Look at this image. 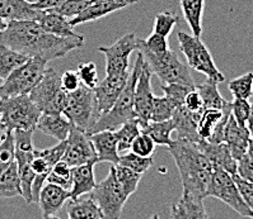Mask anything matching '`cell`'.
Returning a JSON list of instances; mask_svg holds the SVG:
<instances>
[{"mask_svg": "<svg viewBox=\"0 0 253 219\" xmlns=\"http://www.w3.org/2000/svg\"><path fill=\"white\" fill-rule=\"evenodd\" d=\"M84 36L59 37L51 34L37 21H10L0 32V43L17 51L28 59L51 61L61 59L69 52L84 46Z\"/></svg>", "mask_w": 253, "mask_h": 219, "instance_id": "1", "label": "cell"}, {"mask_svg": "<svg viewBox=\"0 0 253 219\" xmlns=\"http://www.w3.org/2000/svg\"><path fill=\"white\" fill-rule=\"evenodd\" d=\"M176 162L182 181V194L204 200L208 198L209 185L214 166L201 152L197 142L187 139H173L167 147Z\"/></svg>", "mask_w": 253, "mask_h": 219, "instance_id": "2", "label": "cell"}, {"mask_svg": "<svg viewBox=\"0 0 253 219\" xmlns=\"http://www.w3.org/2000/svg\"><path fill=\"white\" fill-rule=\"evenodd\" d=\"M144 63V59L141 54L137 51V56L135 60V63L130 70L126 85L124 86L122 92L120 93L119 98L116 99L115 104L110 110L102 113L99 116L98 121L95 122V125L90 129L89 134L99 132V130H116L117 128L121 127L126 121L134 118V94H135V85H136L137 76L140 74L141 65Z\"/></svg>", "mask_w": 253, "mask_h": 219, "instance_id": "3", "label": "cell"}, {"mask_svg": "<svg viewBox=\"0 0 253 219\" xmlns=\"http://www.w3.org/2000/svg\"><path fill=\"white\" fill-rule=\"evenodd\" d=\"M41 110L30 95L0 96V118L5 130H36Z\"/></svg>", "mask_w": 253, "mask_h": 219, "instance_id": "4", "label": "cell"}, {"mask_svg": "<svg viewBox=\"0 0 253 219\" xmlns=\"http://www.w3.org/2000/svg\"><path fill=\"white\" fill-rule=\"evenodd\" d=\"M63 114L74 127L89 134L90 129L101 116L94 90L81 85L75 92L66 93Z\"/></svg>", "mask_w": 253, "mask_h": 219, "instance_id": "5", "label": "cell"}, {"mask_svg": "<svg viewBox=\"0 0 253 219\" xmlns=\"http://www.w3.org/2000/svg\"><path fill=\"white\" fill-rule=\"evenodd\" d=\"M177 38H178L179 50L187 60L188 67L201 72L209 80L217 84L225 80V76L219 71L210 51L200 37H195L186 32H178Z\"/></svg>", "mask_w": 253, "mask_h": 219, "instance_id": "6", "label": "cell"}, {"mask_svg": "<svg viewBox=\"0 0 253 219\" xmlns=\"http://www.w3.org/2000/svg\"><path fill=\"white\" fill-rule=\"evenodd\" d=\"M148 63L150 71L159 77L162 84H182L195 88L190 67L178 59L174 51L168 50L163 56H155L145 50H137Z\"/></svg>", "mask_w": 253, "mask_h": 219, "instance_id": "7", "label": "cell"}, {"mask_svg": "<svg viewBox=\"0 0 253 219\" xmlns=\"http://www.w3.org/2000/svg\"><path fill=\"white\" fill-rule=\"evenodd\" d=\"M33 130L15 129L13 130L14 138V156L17 169H18L19 179H21L22 196L27 204L33 203L32 185L36 172L33 171L31 162H32L35 146H33Z\"/></svg>", "mask_w": 253, "mask_h": 219, "instance_id": "8", "label": "cell"}, {"mask_svg": "<svg viewBox=\"0 0 253 219\" xmlns=\"http://www.w3.org/2000/svg\"><path fill=\"white\" fill-rule=\"evenodd\" d=\"M28 95L41 113H63L65 107L66 93L61 88L60 74L54 68H46Z\"/></svg>", "mask_w": 253, "mask_h": 219, "instance_id": "9", "label": "cell"}, {"mask_svg": "<svg viewBox=\"0 0 253 219\" xmlns=\"http://www.w3.org/2000/svg\"><path fill=\"white\" fill-rule=\"evenodd\" d=\"M47 61L42 59L31 57L24 63L13 70L9 76L4 80L0 96H13V95H27L41 80L46 70Z\"/></svg>", "mask_w": 253, "mask_h": 219, "instance_id": "10", "label": "cell"}, {"mask_svg": "<svg viewBox=\"0 0 253 219\" xmlns=\"http://www.w3.org/2000/svg\"><path fill=\"white\" fill-rule=\"evenodd\" d=\"M208 196L221 200L234 212H237L239 216L253 219V212L242 198L238 187L233 179V175L220 167H214L210 185H209Z\"/></svg>", "mask_w": 253, "mask_h": 219, "instance_id": "11", "label": "cell"}, {"mask_svg": "<svg viewBox=\"0 0 253 219\" xmlns=\"http://www.w3.org/2000/svg\"><path fill=\"white\" fill-rule=\"evenodd\" d=\"M90 195L101 208L104 218L111 219L120 218L124 205L128 199V195L117 181L113 167L110 169L107 178L95 185L94 189L90 191Z\"/></svg>", "mask_w": 253, "mask_h": 219, "instance_id": "12", "label": "cell"}, {"mask_svg": "<svg viewBox=\"0 0 253 219\" xmlns=\"http://www.w3.org/2000/svg\"><path fill=\"white\" fill-rule=\"evenodd\" d=\"M137 50V37L135 33H126L111 46L98 47L106 57V74H124L130 71V56Z\"/></svg>", "mask_w": 253, "mask_h": 219, "instance_id": "13", "label": "cell"}, {"mask_svg": "<svg viewBox=\"0 0 253 219\" xmlns=\"http://www.w3.org/2000/svg\"><path fill=\"white\" fill-rule=\"evenodd\" d=\"M64 152L63 160L68 163L70 167L78 165H83L86 162H97V155H95L94 147L89 138V134L84 130L74 127L72 125L69 130L68 138Z\"/></svg>", "mask_w": 253, "mask_h": 219, "instance_id": "14", "label": "cell"}, {"mask_svg": "<svg viewBox=\"0 0 253 219\" xmlns=\"http://www.w3.org/2000/svg\"><path fill=\"white\" fill-rule=\"evenodd\" d=\"M65 146L66 141H59V143L54 147L45 148V150L35 148V154H33L32 162H31L33 171L36 172V178H35L32 185V196L35 203H37V200H39L40 190L43 187V184L46 183L48 172L52 170V167H54L57 161L63 158L64 152H65Z\"/></svg>", "mask_w": 253, "mask_h": 219, "instance_id": "15", "label": "cell"}, {"mask_svg": "<svg viewBox=\"0 0 253 219\" xmlns=\"http://www.w3.org/2000/svg\"><path fill=\"white\" fill-rule=\"evenodd\" d=\"M152 76L153 72L150 71L148 63L144 61L140 74L137 76L134 94V112L141 125H146L150 121V112L154 99L152 92Z\"/></svg>", "mask_w": 253, "mask_h": 219, "instance_id": "16", "label": "cell"}, {"mask_svg": "<svg viewBox=\"0 0 253 219\" xmlns=\"http://www.w3.org/2000/svg\"><path fill=\"white\" fill-rule=\"evenodd\" d=\"M128 74H130V71L124 72V74L107 75L104 77V80L97 84V86L93 89L101 114L112 108L116 99L119 98L120 93L126 85Z\"/></svg>", "mask_w": 253, "mask_h": 219, "instance_id": "17", "label": "cell"}, {"mask_svg": "<svg viewBox=\"0 0 253 219\" xmlns=\"http://www.w3.org/2000/svg\"><path fill=\"white\" fill-rule=\"evenodd\" d=\"M70 199V191L51 183H45L39 194L37 204L42 210V217L46 219L55 218L66 201Z\"/></svg>", "mask_w": 253, "mask_h": 219, "instance_id": "18", "label": "cell"}, {"mask_svg": "<svg viewBox=\"0 0 253 219\" xmlns=\"http://www.w3.org/2000/svg\"><path fill=\"white\" fill-rule=\"evenodd\" d=\"M197 146L214 167H220L230 175L237 174V160L232 156L225 142L212 143L201 139L197 142Z\"/></svg>", "mask_w": 253, "mask_h": 219, "instance_id": "19", "label": "cell"}, {"mask_svg": "<svg viewBox=\"0 0 253 219\" xmlns=\"http://www.w3.org/2000/svg\"><path fill=\"white\" fill-rule=\"evenodd\" d=\"M250 138L251 134L247 127L239 125L230 112V116L225 125V129H224V142L229 147L230 154L237 161L242 158L244 154L247 152Z\"/></svg>", "mask_w": 253, "mask_h": 219, "instance_id": "20", "label": "cell"}, {"mask_svg": "<svg viewBox=\"0 0 253 219\" xmlns=\"http://www.w3.org/2000/svg\"><path fill=\"white\" fill-rule=\"evenodd\" d=\"M97 155V162H110L116 165L120 154L117 150V137L115 130H99L89 134Z\"/></svg>", "mask_w": 253, "mask_h": 219, "instance_id": "21", "label": "cell"}, {"mask_svg": "<svg viewBox=\"0 0 253 219\" xmlns=\"http://www.w3.org/2000/svg\"><path fill=\"white\" fill-rule=\"evenodd\" d=\"M70 127L72 123L63 113H41L36 129L57 141H65Z\"/></svg>", "mask_w": 253, "mask_h": 219, "instance_id": "22", "label": "cell"}, {"mask_svg": "<svg viewBox=\"0 0 253 219\" xmlns=\"http://www.w3.org/2000/svg\"><path fill=\"white\" fill-rule=\"evenodd\" d=\"M200 117L201 116H197L186 109L185 105L177 107L172 117L174 121V130L177 132V138L187 139L191 142L201 141L197 133V123L200 121Z\"/></svg>", "mask_w": 253, "mask_h": 219, "instance_id": "23", "label": "cell"}, {"mask_svg": "<svg viewBox=\"0 0 253 219\" xmlns=\"http://www.w3.org/2000/svg\"><path fill=\"white\" fill-rule=\"evenodd\" d=\"M41 12L26 0H0V17L6 23L10 21H37Z\"/></svg>", "mask_w": 253, "mask_h": 219, "instance_id": "24", "label": "cell"}, {"mask_svg": "<svg viewBox=\"0 0 253 219\" xmlns=\"http://www.w3.org/2000/svg\"><path fill=\"white\" fill-rule=\"evenodd\" d=\"M95 162H86L72 167L73 185L70 190V198L75 199L84 194H89L97 185L94 178Z\"/></svg>", "mask_w": 253, "mask_h": 219, "instance_id": "25", "label": "cell"}, {"mask_svg": "<svg viewBox=\"0 0 253 219\" xmlns=\"http://www.w3.org/2000/svg\"><path fill=\"white\" fill-rule=\"evenodd\" d=\"M66 216L70 219H102L104 218L101 208L89 194H84L75 199H69L66 205Z\"/></svg>", "mask_w": 253, "mask_h": 219, "instance_id": "26", "label": "cell"}, {"mask_svg": "<svg viewBox=\"0 0 253 219\" xmlns=\"http://www.w3.org/2000/svg\"><path fill=\"white\" fill-rule=\"evenodd\" d=\"M37 22L42 28L51 34L59 37H77L79 33L74 31V27L70 24L66 17L59 14L55 10H42Z\"/></svg>", "mask_w": 253, "mask_h": 219, "instance_id": "27", "label": "cell"}, {"mask_svg": "<svg viewBox=\"0 0 253 219\" xmlns=\"http://www.w3.org/2000/svg\"><path fill=\"white\" fill-rule=\"evenodd\" d=\"M170 217L173 219H205L208 218V214L204 207V200L182 194L179 200L170 208Z\"/></svg>", "mask_w": 253, "mask_h": 219, "instance_id": "28", "label": "cell"}, {"mask_svg": "<svg viewBox=\"0 0 253 219\" xmlns=\"http://www.w3.org/2000/svg\"><path fill=\"white\" fill-rule=\"evenodd\" d=\"M230 112V101H226L223 109H215V108H205L200 117V121L197 123V133L200 139L209 141L211 138L214 130L223 121L226 113Z\"/></svg>", "mask_w": 253, "mask_h": 219, "instance_id": "29", "label": "cell"}, {"mask_svg": "<svg viewBox=\"0 0 253 219\" xmlns=\"http://www.w3.org/2000/svg\"><path fill=\"white\" fill-rule=\"evenodd\" d=\"M179 4L183 18L187 22L192 36L201 37L205 0H179Z\"/></svg>", "mask_w": 253, "mask_h": 219, "instance_id": "30", "label": "cell"}, {"mask_svg": "<svg viewBox=\"0 0 253 219\" xmlns=\"http://www.w3.org/2000/svg\"><path fill=\"white\" fill-rule=\"evenodd\" d=\"M172 132H174V121L173 118L162 122L149 121L146 125H141V133H145L154 141L155 145L168 146L172 145Z\"/></svg>", "mask_w": 253, "mask_h": 219, "instance_id": "31", "label": "cell"}, {"mask_svg": "<svg viewBox=\"0 0 253 219\" xmlns=\"http://www.w3.org/2000/svg\"><path fill=\"white\" fill-rule=\"evenodd\" d=\"M141 133L140 121L134 117V118L126 121L120 128L115 130V134L117 137V150L119 154H125L130 150L131 143L139 134Z\"/></svg>", "mask_w": 253, "mask_h": 219, "instance_id": "32", "label": "cell"}, {"mask_svg": "<svg viewBox=\"0 0 253 219\" xmlns=\"http://www.w3.org/2000/svg\"><path fill=\"white\" fill-rule=\"evenodd\" d=\"M13 196H22L21 179L15 161L0 175V199Z\"/></svg>", "mask_w": 253, "mask_h": 219, "instance_id": "33", "label": "cell"}, {"mask_svg": "<svg viewBox=\"0 0 253 219\" xmlns=\"http://www.w3.org/2000/svg\"><path fill=\"white\" fill-rule=\"evenodd\" d=\"M117 12V9L115 6L106 5V4H98V3H89L88 0V5L82 10L77 17L74 18L69 19L70 21V24L73 27H77L79 24L88 23V22L97 21V19H101L106 15L111 14V13Z\"/></svg>", "mask_w": 253, "mask_h": 219, "instance_id": "34", "label": "cell"}, {"mask_svg": "<svg viewBox=\"0 0 253 219\" xmlns=\"http://www.w3.org/2000/svg\"><path fill=\"white\" fill-rule=\"evenodd\" d=\"M27 60V56L0 43V79L5 80L13 70L26 63Z\"/></svg>", "mask_w": 253, "mask_h": 219, "instance_id": "35", "label": "cell"}, {"mask_svg": "<svg viewBox=\"0 0 253 219\" xmlns=\"http://www.w3.org/2000/svg\"><path fill=\"white\" fill-rule=\"evenodd\" d=\"M199 92L200 96L203 99L204 107L205 108H215V109H223L226 100L223 98L217 89V83L211 80H206L205 83L195 86Z\"/></svg>", "mask_w": 253, "mask_h": 219, "instance_id": "36", "label": "cell"}, {"mask_svg": "<svg viewBox=\"0 0 253 219\" xmlns=\"http://www.w3.org/2000/svg\"><path fill=\"white\" fill-rule=\"evenodd\" d=\"M113 171H115V175H116L117 181L120 183L121 188L124 189V191L127 194L128 196L134 194L137 190V187H139V183L141 180V174H137V172L132 171V170L127 169L125 166H121L119 163L116 165H112Z\"/></svg>", "mask_w": 253, "mask_h": 219, "instance_id": "37", "label": "cell"}, {"mask_svg": "<svg viewBox=\"0 0 253 219\" xmlns=\"http://www.w3.org/2000/svg\"><path fill=\"white\" fill-rule=\"evenodd\" d=\"M117 163L121 166H125V167L137 172V174L144 175L152 167L154 160H153V156L143 157L134 154V152H125V154H122L120 156Z\"/></svg>", "mask_w": 253, "mask_h": 219, "instance_id": "38", "label": "cell"}, {"mask_svg": "<svg viewBox=\"0 0 253 219\" xmlns=\"http://www.w3.org/2000/svg\"><path fill=\"white\" fill-rule=\"evenodd\" d=\"M15 161L14 138L12 130H4L0 138V175Z\"/></svg>", "mask_w": 253, "mask_h": 219, "instance_id": "39", "label": "cell"}, {"mask_svg": "<svg viewBox=\"0 0 253 219\" xmlns=\"http://www.w3.org/2000/svg\"><path fill=\"white\" fill-rule=\"evenodd\" d=\"M228 88L234 98L250 99L253 94V72H247L230 80Z\"/></svg>", "mask_w": 253, "mask_h": 219, "instance_id": "40", "label": "cell"}, {"mask_svg": "<svg viewBox=\"0 0 253 219\" xmlns=\"http://www.w3.org/2000/svg\"><path fill=\"white\" fill-rule=\"evenodd\" d=\"M137 50H145L155 56H163L169 50L166 37L153 32L146 39L137 38Z\"/></svg>", "mask_w": 253, "mask_h": 219, "instance_id": "41", "label": "cell"}, {"mask_svg": "<svg viewBox=\"0 0 253 219\" xmlns=\"http://www.w3.org/2000/svg\"><path fill=\"white\" fill-rule=\"evenodd\" d=\"M174 110H176V107L164 95L163 96H154L152 112H150V121H167V119L172 118Z\"/></svg>", "mask_w": 253, "mask_h": 219, "instance_id": "42", "label": "cell"}, {"mask_svg": "<svg viewBox=\"0 0 253 219\" xmlns=\"http://www.w3.org/2000/svg\"><path fill=\"white\" fill-rule=\"evenodd\" d=\"M177 23H178V17H177L176 13L164 10V12H161L155 15L153 32L158 33V34L167 38L172 33V31L174 30Z\"/></svg>", "mask_w": 253, "mask_h": 219, "instance_id": "43", "label": "cell"}, {"mask_svg": "<svg viewBox=\"0 0 253 219\" xmlns=\"http://www.w3.org/2000/svg\"><path fill=\"white\" fill-rule=\"evenodd\" d=\"M191 86L182 85V84H163L162 85V90H163L164 96L170 101V103L174 105V107H181L183 105V101H185L186 95L190 92Z\"/></svg>", "mask_w": 253, "mask_h": 219, "instance_id": "44", "label": "cell"}, {"mask_svg": "<svg viewBox=\"0 0 253 219\" xmlns=\"http://www.w3.org/2000/svg\"><path fill=\"white\" fill-rule=\"evenodd\" d=\"M77 74L79 76V80H81L82 85L86 86L89 89H94L97 84L99 83L97 66L92 61L79 63L77 68Z\"/></svg>", "mask_w": 253, "mask_h": 219, "instance_id": "45", "label": "cell"}, {"mask_svg": "<svg viewBox=\"0 0 253 219\" xmlns=\"http://www.w3.org/2000/svg\"><path fill=\"white\" fill-rule=\"evenodd\" d=\"M237 175L253 184V137L250 138L247 152L237 161Z\"/></svg>", "mask_w": 253, "mask_h": 219, "instance_id": "46", "label": "cell"}, {"mask_svg": "<svg viewBox=\"0 0 253 219\" xmlns=\"http://www.w3.org/2000/svg\"><path fill=\"white\" fill-rule=\"evenodd\" d=\"M155 143L148 134L140 133L136 138L134 139V142L131 143V152L139 155L143 157H150L154 155L155 152Z\"/></svg>", "mask_w": 253, "mask_h": 219, "instance_id": "47", "label": "cell"}, {"mask_svg": "<svg viewBox=\"0 0 253 219\" xmlns=\"http://www.w3.org/2000/svg\"><path fill=\"white\" fill-rule=\"evenodd\" d=\"M251 110V103L248 99H241V98H234V100L230 101V112L234 119L237 121L239 125L246 127L247 123L248 116H250Z\"/></svg>", "mask_w": 253, "mask_h": 219, "instance_id": "48", "label": "cell"}, {"mask_svg": "<svg viewBox=\"0 0 253 219\" xmlns=\"http://www.w3.org/2000/svg\"><path fill=\"white\" fill-rule=\"evenodd\" d=\"M86 5H88V0H65L61 5L52 10L64 15L68 19H72L77 17Z\"/></svg>", "mask_w": 253, "mask_h": 219, "instance_id": "49", "label": "cell"}, {"mask_svg": "<svg viewBox=\"0 0 253 219\" xmlns=\"http://www.w3.org/2000/svg\"><path fill=\"white\" fill-rule=\"evenodd\" d=\"M183 105L186 107V109L190 110L191 113H194V114H197V116H201L205 109L203 103V99L200 96L199 92L196 90V88L194 89H191L190 92L187 93L186 95L185 101H183Z\"/></svg>", "mask_w": 253, "mask_h": 219, "instance_id": "50", "label": "cell"}, {"mask_svg": "<svg viewBox=\"0 0 253 219\" xmlns=\"http://www.w3.org/2000/svg\"><path fill=\"white\" fill-rule=\"evenodd\" d=\"M233 179H234L235 184H237V187H238L239 192H241L243 200L246 201V204H247L248 208L253 212V184L242 179L241 176H238L237 174L233 175Z\"/></svg>", "mask_w": 253, "mask_h": 219, "instance_id": "51", "label": "cell"}, {"mask_svg": "<svg viewBox=\"0 0 253 219\" xmlns=\"http://www.w3.org/2000/svg\"><path fill=\"white\" fill-rule=\"evenodd\" d=\"M60 83H61V88L65 90V93L75 92L82 85L77 71H73V70H66L63 75H60Z\"/></svg>", "mask_w": 253, "mask_h": 219, "instance_id": "52", "label": "cell"}, {"mask_svg": "<svg viewBox=\"0 0 253 219\" xmlns=\"http://www.w3.org/2000/svg\"><path fill=\"white\" fill-rule=\"evenodd\" d=\"M46 183H51L55 184V185H59V187L64 188L65 190H72V185H73V179L72 175H69V176H61V175H57L55 172L50 171L47 175V178H46Z\"/></svg>", "mask_w": 253, "mask_h": 219, "instance_id": "53", "label": "cell"}, {"mask_svg": "<svg viewBox=\"0 0 253 219\" xmlns=\"http://www.w3.org/2000/svg\"><path fill=\"white\" fill-rule=\"evenodd\" d=\"M140 0H89V3H98V4H106V5L115 6L117 10L124 9L126 6H130L132 4L139 3Z\"/></svg>", "mask_w": 253, "mask_h": 219, "instance_id": "54", "label": "cell"}, {"mask_svg": "<svg viewBox=\"0 0 253 219\" xmlns=\"http://www.w3.org/2000/svg\"><path fill=\"white\" fill-rule=\"evenodd\" d=\"M65 0H37L36 3L31 4V5L37 10H52L56 9Z\"/></svg>", "mask_w": 253, "mask_h": 219, "instance_id": "55", "label": "cell"}, {"mask_svg": "<svg viewBox=\"0 0 253 219\" xmlns=\"http://www.w3.org/2000/svg\"><path fill=\"white\" fill-rule=\"evenodd\" d=\"M246 127H247V129H248V132H250L251 137H253V103L251 104L250 116H248L247 123H246Z\"/></svg>", "mask_w": 253, "mask_h": 219, "instance_id": "56", "label": "cell"}, {"mask_svg": "<svg viewBox=\"0 0 253 219\" xmlns=\"http://www.w3.org/2000/svg\"><path fill=\"white\" fill-rule=\"evenodd\" d=\"M5 27H6V22L0 17V32H1L3 30H5Z\"/></svg>", "mask_w": 253, "mask_h": 219, "instance_id": "57", "label": "cell"}, {"mask_svg": "<svg viewBox=\"0 0 253 219\" xmlns=\"http://www.w3.org/2000/svg\"><path fill=\"white\" fill-rule=\"evenodd\" d=\"M0 130H5V127H4L3 122H1V118H0Z\"/></svg>", "mask_w": 253, "mask_h": 219, "instance_id": "58", "label": "cell"}, {"mask_svg": "<svg viewBox=\"0 0 253 219\" xmlns=\"http://www.w3.org/2000/svg\"><path fill=\"white\" fill-rule=\"evenodd\" d=\"M26 1H27V3H30V4H33V3H36L37 0H26Z\"/></svg>", "mask_w": 253, "mask_h": 219, "instance_id": "59", "label": "cell"}, {"mask_svg": "<svg viewBox=\"0 0 253 219\" xmlns=\"http://www.w3.org/2000/svg\"><path fill=\"white\" fill-rule=\"evenodd\" d=\"M4 133V130H0V137H1V134Z\"/></svg>", "mask_w": 253, "mask_h": 219, "instance_id": "60", "label": "cell"}, {"mask_svg": "<svg viewBox=\"0 0 253 219\" xmlns=\"http://www.w3.org/2000/svg\"><path fill=\"white\" fill-rule=\"evenodd\" d=\"M0 95H1V86H0Z\"/></svg>", "mask_w": 253, "mask_h": 219, "instance_id": "61", "label": "cell"}, {"mask_svg": "<svg viewBox=\"0 0 253 219\" xmlns=\"http://www.w3.org/2000/svg\"><path fill=\"white\" fill-rule=\"evenodd\" d=\"M1 136H3V134H1ZM0 138H1V137H0Z\"/></svg>", "mask_w": 253, "mask_h": 219, "instance_id": "62", "label": "cell"}]
</instances>
